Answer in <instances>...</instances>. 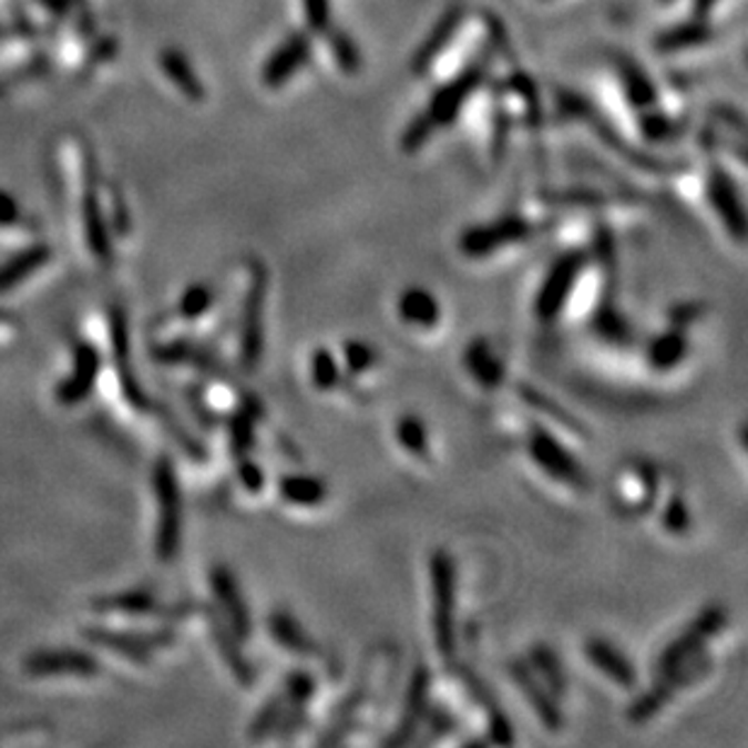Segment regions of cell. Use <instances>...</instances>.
<instances>
[{
	"instance_id": "cell-1",
	"label": "cell",
	"mask_w": 748,
	"mask_h": 748,
	"mask_svg": "<svg viewBox=\"0 0 748 748\" xmlns=\"http://www.w3.org/2000/svg\"><path fill=\"white\" fill-rule=\"evenodd\" d=\"M429 592H431V629L437 649L445 662L455 659V606H458V574L449 550H434L429 557Z\"/></svg>"
},
{
	"instance_id": "cell-2",
	"label": "cell",
	"mask_w": 748,
	"mask_h": 748,
	"mask_svg": "<svg viewBox=\"0 0 748 748\" xmlns=\"http://www.w3.org/2000/svg\"><path fill=\"white\" fill-rule=\"evenodd\" d=\"M153 488L157 496V535L155 553L161 562H173L177 557L182 541V496L177 484L175 465L161 458L155 463Z\"/></svg>"
},
{
	"instance_id": "cell-3",
	"label": "cell",
	"mask_w": 748,
	"mask_h": 748,
	"mask_svg": "<svg viewBox=\"0 0 748 748\" xmlns=\"http://www.w3.org/2000/svg\"><path fill=\"white\" fill-rule=\"evenodd\" d=\"M526 449L531 461L541 468L550 480L567 484L574 490L588 488V472L567 445L543 424H531L526 434Z\"/></svg>"
},
{
	"instance_id": "cell-4",
	"label": "cell",
	"mask_w": 748,
	"mask_h": 748,
	"mask_svg": "<svg viewBox=\"0 0 748 748\" xmlns=\"http://www.w3.org/2000/svg\"><path fill=\"white\" fill-rule=\"evenodd\" d=\"M588 265V255L582 249H570V253L560 255L553 267L547 269L541 288L533 298V312L541 322H555L570 304V296L576 288V281Z\"/></svg>"
},
{
	"instance_id": "cell-5",
	"label": "cell",
	"mask_w": 748,
	"mask_h": 748,
	"mask_svg": "<svg viewBox=\"0 0 748 748\" xmlns=\"http://www.w3.org/2000/svg\"><path fill=\"white\" fill-rule=\"evenodd\" d=\"M727 627V611L721 606H707L703 608L695 621L680 633L676 639L668 642L662 649L659 662H656V672L666 674L674 672L678 666H686L693 659H698L705 654V647Z\"/></svg>"
},
{
	"instance_id": "cell-6",
	"label": "cell",
	"mask_w": 748,
	"mask_h": 748,
	"mask_svg": "<svg viewBox=\"0 0 748 748\" xmlns=\"http://www.w3.org/2000/svg\"><path fill=\"white\" fill-rule=\"evenodd\" d=\"M267 269L255 262L240 318V363L245 371H255L265 347V304H267Z\"/></svg>"
},
{
	"instance_id": "cell-7",
	"label": "cell",
	"mask_w": 748,
	"mask_h": 748,
	"mask_svg": "<svg viewBox=\"0 0 748 748\" xmlns=\"http://www.w3.org/2000/svg\"><path fill=\"white\" fill-rule=\"evenodd\" d=\"M541 230H543L541 223H533V221L523 218V216L509 214V216H502L499 221L484 223V226L468 228L461 235V240H458V247H461V253L465 257L482 259V257H490V255L499 253V249L506 247V245L529 240Z\"/></svg>"
},
{
	"instance_id": "cell-8",
	"label": "cell",
	"mask_w": 748,
	"mask_h": 748,
	"mask_svg": "<svg viewBox=\"0 0 748 748\" xmlns=\"http://www.w3.org/2000/svg\"><path fill=\"white\" fill-rule=\"evenodd\" d=\"M707 666H710V662L705 659V654H700L698 659H693L686 666H678V668H674V672L659 674V678H656V684L647 693H642L633 705H629L627 717L633 719V721H637V725H639V721H649L652 717H656V715H659L664 710V707L668 705V700H674V695L680 688H686L700 674H705Z\"/></svg>"
},
{
	"instance_id": "cell-9",
	"label": "cell",
	"mask_w": 748,
	"mask_h": 748,
	"mask_svg": "<svg viewBox=\"0 0 748 748\" xmlns=\"http://www.w3.org/2000/svg\"><path fill=\"white\" fill-rule=\"evenodd\" d=\"M484 71H488V63H472L468 69L451 81L449 85H443L439 93L431 98L429 107H427V120L434 124V129L455 122V116L461 114V107L470 100V95L475 93L478 85L484 81Z\"/></svg>"
},
{
	"instance_id": "cell-10",
	"label": "cell",
	"mask_w": 748,
	"mask_h": 748,
	"mask_svg": "<svg viewBox=\"0 0 748 748\" xmlns=\"http://www.w3.org/2000/svg\"><path fill=\"white\" fill-rule=\"evenodd\" d=\"M451 666L455 668L458 678L463 680V686L468 688L470 698L482 707L484 717H488V727H490L492 741L499 744V746H511V744H514V739H516L514 737V729H511V721H509V717L504 713L502 703H499L496 695L492 693V688L488 684H484L482 676L472 666L461 664V662H455V659L451 662Z\"/></svg>"
},
{
	"instance_id": "cell-11",
	"label": "cell",
	"mask_w": 748,
	"mask_h": 748,
	"mask_svg": "<svg viewBox=\"0 0 748 748\" xmlns=\"http://www.w3.org/2000/svg\"><path fill=\"white\" fill-rule=\"evenodd\" d=\"M429 688H431V674L424 664H417L414 674L410 678V688L404 695V713L398 719L396 729L390 731V737L383 739L386 746H404L410 744L417 731H422L424 717L429 710Z\"/></svg>"
},
{
	"instance_id": "cell-12",
	"label": "cell",
	"mask_w": 748,
	"mask_h": 748,
	"mask_svg": "<svg viewBox=\"0 0 748 748\" xmlns=\"http://www.w3.org/2000/svg\"><path fill=\"white\" fill-rule=\"evenodd\" d=\"M707 199H710L715 214L719 216L721 226L737 243L746 240V212L741 204V196L734 185L731 175H727L719 165H713L710 175H707Z\"/></svg>"
},
{
	"instance_id": "cell-13",
	"label": "cell",
	"mask_w": 748,
	"mask_h": 748,
	"mask_svg": "<svg viewBox=\"0 0 748 748\" xmlns=\"http://www.w3.org/2000/svg\"><path fill=\"white\" fill-rule=\"evenodd\" d=\"M509 676L519 686L526 703L531 705V710L537 715V719H541V725L547 731H560L562 721H564L562 710H560V700L543 686V680L533 674V668L526 662H511Z\"/></svg>"
},
{
	"instance_id": "cell-14",
	"label": "cell",
	"mask_w": 748,
	"mask_h": 748,
	"mask_svg": "<svg viewBox=\"0 0 748 748\" xmlns=\"http://www.w3.org/2000/svg\"><path fill=\"white\" fill-rule=\"evenodd\" d=\"M212 586H214V594L221 606L223 621L228 623L233 635L238 639H249V635H253V618H249L247 601L240 592L238 582H235L233 572L228 567H214Z\"/></svg>"
},
{
	"instance_id": "cell-15",
	"label": "cell",
	"mask_w": 748,
	"mask_h": 748,
	"mask_svg": "<svg viewBox=\"0 0 748 748\" xmlns=\"http://www.w3.org/2000/svg\"><path fill=\"white\" fill-rule=\"evenodd\" d=\"M24 674L28 676H98L100 674V664L93 659L90 654L75 652V649H51V652H39L32 654L28 662H24Z\"/></svg>"
},
{
	"instance_id": "cell-16",
	"label": "cell",
	"mask_w": 748,
	"mask_h": 748,
	"mask_svg": "<svg viewBox=\"0 0 748 748\" xmlns=\"http://www.w3.org/2000/svg\"><path fill=\"white\" fill-rule=\"evenodd\" d=\"M586 662L598 668L601 676H606L611 684L621 688H635L637 686V668L627 659V654L613 645L606 637H588L584 645Z\"/></svg>"
},
{
	"instance_id": "cell-17",
	"label": "cell",
	"mask_w": 748,
	"mask_h": 748,
	"mask_svg": "<svg viewBox=\"0 0 748 748\" xmlns=\"http://www.w3.org/2000/svg\"><path fill=\"white\" fill-rule=\"evenodd\" d=\"M100 373V353L90 345H78L73 349V371L57 390V398L63 407L81 404L88 392L93 390Z\"/></svg>"
},
{
	"instance_id": "cell-18",
	"label": "cell",
	"mask_w": 748,
	"mask_h": 748,
	"mask_svg": "<svg viewBox=\"0 0 748 748\" xmlns=\"http://www.w3.org/2000/svg\"><path fill=\"white\" fill-rule=\"evenodd\" d=\"M463 366L468 376L475 380V383L482 390H499L506 380V366L499 359V353L494 347L488 342L484 337H475L472 342L465 347L463 353Z\"/></svg>"
},
{
	"instance_id": "cell-19",
	"label": "cell",
	"mask_w": 748,
	"mask_h": 748,
	"mask_svg": "<svg viewBox=\"0 0 748 748\" xmlns=\"http://www.w3.org/2000/svg\"><path fill=\"white\" fill-rule=\"evenodd\" d=\"M690 342L684 327H666L659 335H654L645 345L647 366L656 373H672L688 359Z\"/></svg>"
},
{
	"instance_id": "cell-20",
	"label": "cell",
	"mask_w": 748,
	"mask_h": 748,
	"mask_svg": "<svg viewBox=\"0 0 748 748\" xmlns=\"http://www.w3.org/2000/svg\"><path fill=\"white\" fill-rule=\"evenodd\" d=\"M85 637L93 639L100 647H110L112 652L126 656V659L141 662V664L151 662V654L157 647H165L173 642V633H170V629L167 633H157L148 637H136V635H122V633H110V629L93 627V629H88Z\"/></svg>"
},
{
	"instance_id": "cell-21",
	"label": "cell",
	"mask_w": 748,
	"mask_h": 748,
	"mask_svg": "<svg viewBox=\"0 0 748 748\" xmlns=\"http://www.w3.org/2000/svg\"><path fill=\"white\" fill-rule=\"evenodd\" d=\"M308 59H310L308 34H300V32L291 34L265 63V71H262V81H265L269 88H279L300 69V65H306Z\"/></svg>"
},
{
	"instance_id": "cell-22",
	"label": "cell",
	"mask_w": 748,
	"mask_h": 748,
	"mask_svg": "<svg viewBox=\"0 0 748 748\" xmlns=\"http://www.w3.org/2000/svg\"><path fill=\"white\" fill-rule=\"evenodd\" d=\"M112 339H114V359L116 366H120V378H122V388L126 402H131L139 410H146L148 400L143 396L141 386L136 383V376L131 371V345H129V322L122 308L112 310Z\"/></svg>"
},
{
	"instance_id": "cell-23",
	"label": "cell",
	"mask_w": 748,
	"mask_h": 748,
	"mask_svg": "<svg viewBox=\"0 0 748 748\" xmlns=\"http://www.w3.org/2000/svg\"><path fill=\"white\" fill-rule=\"evenodd\" d=\"M398 318L407 327H417V330H431L441 322V304L439 298L424 286H410L398 296Z\"/></svg>"
},
{
	"instance_id": "cell-24",
	"label": "cell",
	"mask_w": 748,
	"mask_h": 748,
	"mask_svg": "<svg viewBox=\"0 0 748 748\" xmlns=\"http://www.w3.org/2000/svg\"><path fill=\"white\" fill-rule=\"evenodd\" d=\"M269 633L274 642L288 652L300 654V656L318 654L315 639L308 635V629L298 623V618L291 611H281V608L274 611L269 615Z\"/></svg>"
},
{
	"instance_id": "cell-25",
	"label": "cell",
	"mask_w": 748,
	"mask_h": 748,
	"mask_svg": "<svg viewBox=\"0 0 748 748\" xmlns=\"http://www.w3.org/2000/svg\"><path fill=\"white\" fill-rule=\"evenodd\" d=\"M208 615V623H212V629H214V639H216V647L223 656V662L228 664L230 668V674L240 680V684H253L255 680V672H253V666H249V662L245 659V654L240 652L238 647V637L233 635V629L228 627V623L223 621V615L218 613H206Z\"/></svg>"
},
{
	"instance_id": "cell-26",
	"label": "cell",
	"mask_w": 748,
	"mask_h": 748,
	"mask_svg": "<svg viewBox=\"0 0 748 748\" xmlns=\"http://www.w3.org/2000/svg\"><path fill=\"white\" fill-rule=\"evenodd\" d=\"M327 482L318 475H284L279 480V496L286 504L300 509H315L327 502Z\"/></svg>"
},
{
	"instance_id": "cell-27",
	"label": "cell",
	"mask_w": 748,
	"mask_h": 748,
	"mask_svg": "<svg viewBox=\"0 0 748 748\" xmlns=\"http://www.w3.org/2000/svg\"><path fill=\"white\" fill-rule=\"evenodd\" d=\"M463 20H465V12L463 10H451L449 16H445L439 22V28L434 32H431V37L422 44V49L417 51V57L412 61V71L417 75H424L431 69V63L437 61V57L441 54V51L451 44V39L455 37V32L463 24Z\"/></svg>"
},
{
	"instance_id": "cell-28",
	"label": "cell",
	"mask_w": 748,
	"mask_h": 748,
	"mask_svg": "<svg viewBox=\"0 0 748 748\" xmlns=\"http://www.w3.org/2000/svg\"><path fill=\"white\" fill-rule=\"evenodd\" d=\"M533 674L543 680V686L555 695L560 700L564 693L570 688V678L564 674V666L560 662V656L553 647L547 645H533L531 654H529V662H526Z\"/></svg>"
},
{
	"instance_id": "cell-29",
	"label": "cell",
	"mask_w": 748,
	"mask_h": 748,
	"mask_svg": "<svg viewBox=\"0 0 748 748\" xmlns=\"http://www.w3.org/2000/svg\"><path fill=\"white\" fill-rule=\"evenodd\" d=\"M592 330L596 332V337L606 339V342L615 347H627L635 342V327L629 325L623 310L611 304V300H603V306L596 310L592 318Z\"/></svg>"
},
{
	"instance_id": "cell-30",
	"label": "cell",
	"mask_w": 748,
	"mask_h": 748,
	"mask_svg": "<svg viewBox=\"0 0 748 748\" xmlns=\"http://www.w3.org/2000/svg\"><path fill=\"white\" fill-rule=\"evenodd\" d=\"M615 65H618V75H621L629 102H633L639 110H649L656 102V88L649 81V75L642 71L633 59H627L623 54L615 57Z\"/></svg>"
},
{
	"instance_id": "cell-31",
	"label": "cell",
	"mask_w": 748,
	"mask_h": 748,
	"mask_svg": "<svg viewBox=\"0 0 748 748\" xmlns=\"http://www.w3.org/2000/svg\"><path fill=\"white\" fill-rule=\"evenodd\" d=\"M713 37V28L700 18H693L688 22H680L676 28L662 32L656 37V49L662 51V54H672V51H680V49H688V47H698L705 44L707 39Z\"/></svg>"
},
{
	"instance_id": "cell-32",
	"label": "cell",
	"mask_w": 748,
	"mask_h": 748,
	"mask_svg": "<svg viewBox=\"0 0 748 748\" xmlns=\"http://www.w3.org/2000/svg\"><path fill=\"white\" fill-rule=\"evenodd\" d=\"M49 247L44 245H37L24 249L18 257H12L10 262H6L3 267H0V294H8L10 288H16L20 281H24L34 274L39 267L47 265L49 259Z\"/></svg>"
},
{
	"instance_id": "cell-33",
	"label": "cell",
	"mask_w": 748,
	"mask_h": 748,
	"mask_svg": "<svg viewBox=\"0 0 748 748\" xmlns=\"http://www.w3.org/2000/svg\"><path fill=\"white\" fill-rule=\"evenodd\" d=\"M521 392V400L526 402L531 410H535L537 414H543V417H550L553 419V422H557L560 427H564L567 431H576V434H582L584 427L582 422L576 417H572L567 410H564L562 404H557L553 398H547L545 392H541L537 388H531V386H521L519 388Z\"/></svg>"
},
{
	"instance_id": "cell-34",
	"label": "cell",
	"mask_w": 748,
	"mask_h": 748,
	"mask_svg": "<svg viewBox=\"0 0 748 748\" xmlns=\"http://www.w3.org/2000/svg\"><path fill=\"white\" fill-rule=\"evenodd\" d=\"M396 439L417 461H427L429 458V429L422 417L402 414L396 422Z\"/></svg>"
},
{
	"instance_id": "cell-35",
	"label": "cell",
	"mask_w": 748,
	"mask_h": 748,
	"mask_svg": "<svg viewBox=\"0 0 748 748\" xmlns=\"http://www.w3.org/2000/svg\"><path fill=\"white\" fill-rule=\"evenodd\" d=\"M155 359L163 361V363H192V366H199V369L208 371V373H223L221 363L208 353L206 349H199L194 345L187 342H175V345H165V347H157L155 349Z\"/></svg>"
},
{
	"instance_id": "cell-36",
	"label": "cell",
	"mask_w": 748,
	"mask_h": 748,
	"mask_svg": "<svg viewBox=\"0 0 748 748\" xmlns=\"http://www.w3.org/2000/svg\"><path fill=\"white\" fill-rule=\"evenodd\" d=\"M310 383L315 390L330 392L342 383V366L332 349L318 347L310 357Z\"/></svg>"
},
{
	"instance_id": "cell-37",
	"label": "cell",
	"mask_w": 748,
	"mask_h": 748,
	"mask_svg": "<svg viewBox=\"0 0 748 748\" xmlns=\"http://www.w3.org/2000/svg\"><path fill=\"white\" fill-rule=\"evenodd\" d=\"M288 710V703H286V695L284 690L269 698L265 705H262V710L257 713V717L253 719V725H249V739H267L271 734H277L281 721L286 717Z\"/></svg>"
},
{
	"instance_id": "cell-38",
	"label": "cell",
	"mask_w": 748,
	"mask_h": 748,
	"mask_svg": "<svg viewBox=\"0 0 748 748\" xmlns=\"http://www.w3.org/2000/svg\"><path fill=\"white\" fill-rule=\"evenodd\" d=\"M259 410L245 404L240 412H235L230 419V449L238 458H245L255 445V422Z\"/></svg>"
},
{
	"instance_id": "cell-39",
	"label": "cell",
	"mask_w": 748,
	"mask_h": 748,
	"mask_svg": "<svg viewBox=\"0 0 748 748\" xmlns=\"http://www.w3.org/2000/svg\"><path fill=\"white\" fill-rule=\"evenodd\" d=\"M163 69L165 73L173 78L175 85L192 100H202L204 98V88L199 83V78H196L189 69V63L185 57H180L177 51H165L163 54Z\"/></svg>"
},
{
	"instance_id": "cell-40",
	"label": "cell",
	"mask_w": 748,
	"mask_h": 748,
	"mask_svg": "<svg viewBox=\"0 0 748 748\" xmlns=\"http://www.w3.org/2000/svg\"><path fill=\"white\" fill-rule=\"evenodd\" d=\"M98 608L116 611V613L151 615L157 611V601L151 592H126V594H116V596L98 601Z\"/></svg>"
},
{
	"instance_id": "cell-41",
	"label": "cell",
	"mask_w": 748,
	"mask_h": 748,
	"mask_svg": "<svg viewBox=\"0 0 748 748\" xmlns=\"http://www.w3.org/2000/svg\"><path fill=\"white\" fill-rule=\"evenodd\" d=\"M693 526V514L684 494H672L662 509V529L672 535H686Z\"/></svg>"
},
{
	"instance_id": "cell-42",
	"label": "cell",
	"mask_w": 748,
	"mask_h": 748,
	"mask_svg": "<svg viewBox=\"0 0 748 748\" xmlns=\"http://www.w3.org/2000/svg\"><path fill=\"white\" fill-rule=\"evenodd\" d=\"M342 353H345V369L349 376L369 373L378 361L376 349L369 342H363V339H349L342 347Z\"/></svg>"
},
{
	"instance_id": "cell-43",
	"label": "cell",
	"mask_w": 748,
	"mask_h": 748,
	"mask_svg": "<svg viewBox=\"0 0 748 748\" xmlns=\"http://www.w3.org/2000/svg\"><path fill=\"white\" fill-rule=\"evenodd\" d=\"M639 129L642 134H645L649 141H668V139H676L680 131H684V124L672 120V116H666L662 112H654V110H645V114L639 116Z\"/></svg>"
},
{
	"instance_id": "cell-44",
	"label": "cell",
	"mask_w": 748,
	"mask_h": 748,
	"mask_svg": "<svg viewBox=\"0 0 748 748\" xmlns=\"http://www.w3.org/2000/svg\"><path fill=\"white\" fill-rule=\"evenodd\" d=\"M212 304H214L212 286L194 284L187 288L185 296L180 298V315L185 320H199L202 315L212 308Z\"/></svg>"
},
{
	"instance_id": "cell-45",
	"label": "cell",
	"mask_w": 748,
	"mask_h": 748,
	"mask_svg": "<svg viewBox=\"0 0 748 748\" xmlns=\"http://www.w3.org/2000/svg\"><path fill=\"white\" fill-rule=\"evenodd\" d=\"M330 44H332V54L339 63V69L347 71V73H357L359 65H361V57L357 47H353L351 39L345 32H335L330 37Z\"/></svg>"
},
{
	"instance_id": "cell-46",
	"label": "cell",
	"mask_w": 748,
	"mask_h": 748,
	"mask_svg": "<svg viewBox=\"0 0 748 748\" xmlns=\"http://www.w3.org/2000/svg\"><path fill=\"white\" fill-rule=\"evenodd\" d=\"M238 480L245 490L249 492H259L262 488H265V470H262L255 461H247V455L240 458V465H238Z\"/></svg>"
},
{
	"instance_id": "cell-47",
	"label": "cell",
	"mask_w": 748,
	"mask_h": 748,
	"mask_svg": "<svg viewBox=\"0 0 748 748\" xmlns=\"http://www.w3.org/2000/svg\"><path fill=\"white\" fill-rule=\"evenodd\" d=\"M306 18L310 30L327 32L330 28V0H306Z\"/></svg>"
},
{
	"instance_id": "cell-48",
	"label": "cell",
	"mask_w": 748,
	"mask_h": 748,
	"mask_svg": "<svg viewBox=\"0 0 748 748\" xmlns=\"http://www.w3.org/2000/svg\"><path fill=\"white\" fill-rule=\"evenodd\" d=\"M705 312V306L703 304H678L674 306L672 310H668V318H672V322L676 327H686L695 320H700V315Z\"/></svg>"
},
{
	"instance_id": "cell-49",
	"label": "cell",
	"mask_w": 748,
	"mask_h": 748,
	"mask_svg": "<svg viewBox=\"0 0 748 748\" xmlns=\"http://www.w3.org/2000/svg\"><path fill=\"white\" fill-rule=\"evenodd\" d=\"M18 218H20V212H18L16 202H12L8 194H0V223H3V226H10V223H16Z\"/></svg>"
},
{
	"instance_id": "cell-50",
	"label": "cell",
	"mask_w": 748,
	"mask_h": 748,
	"mask_svg": "<svg viewBox=\"0 0 748 748\" xmlns=\"http://www.w3.org/2000/svg\"><path fill=\"white\" fill-rule=\"evenodd\" d=\"M715 3H717V0H695V6H693L695 18L707 20V16H710V10H713Z\"/></svg>"
},
{
	"instance_id": "cell-51",
	"label": "cell",
	"mask_w": 748,
	"mask_h": 748,
	"mask_svg": "<svg viewBox=\"0 0 748 748\" xmlns=\"http://www.w3.org/2000/svg\"><path fill=\"white\" fill-rule=\"evenodd\" d=\"M662 3H672V0H662Z\"/></svg>"
}]
</instances>
